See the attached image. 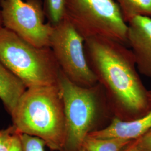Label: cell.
<instances>
[{
	"mask_svg": "<svg viewBox=\"0 0 151 151\" xmlns=\"http://www.w3.org/2000/svg\"><path fill=\"white\" fill-rule=\"evenodd\" d=\"M84 49L113 117L131 121L145 115L151 108L150 90L142 82L130 49L118 41L100 37L85 40Z\"/></svg>",
	"mask_w": 151,
	"mask_h": 151,
	"instance_id": "cell-1",
	"label": "cell"
},
{
	"mask_svg": "<svg viewBox=\"0 0 151 151\" xmlns=\"http://www.w3.org/2000/svg\"><path fill=\"white\" fill-rule=\"evenodd\" d=\"M11 116L17 133L38 137L52 151H64L66 124L58 83L27 88Z\"/></svg>",
	"mask_w": 151,
	"mask_h": 151,
	"instance_id": "cell-2",
	"label": "cell"
},
{
	"mask_svg": "<svg viewBox=\"0 0 151 151\" xmlns=\"http://www.w3.org/2000/svg\"><path fill=\"white\" fill-rule=\"evenodd\" d=\"M58 84L64 104L66 140L63 151H79L92 132L100 129L99 125L111 113L102 87L80 86L60 74ZM112 114V113H111Z\"/></svg>",
	"mask_w": 151,
	"mask_h": 151,
	"instance_id": "cell-3",
	"label": "cell"
},
{
	"mask_svg": "<svg viewBox=\"0 0 151 151\" xmlns=\"http://www.w3.org/2000/svg\"><path fill=\"white\" fill-rule=\"evenodd\" d=\"M0 60L27 88L58 83L61 69L50 47H37L0 30Z\"/></svg>",
	"mask_w": 151,
	"mask_h": 151,
	"instance_id": "cell-4",
	"label": "cell"
},
{
	"mask_svg": "<svg viewBox=\"0 0 151 151\" xmlns=\"http://www.w3.org/2000/svg\"><path fill=\"white\" fill-rule=\"evenodd\" d=\"M65 16L84 40L104 37L128 45V24L114 0H65Z\"/></svg>",
	"mask_w": 151,
	"mask_h": 151,
	"instance_id": "cell-5",
	"label": "cell"
},
{
	"mask_svg": "<svg viewBox=\"0 0 151 151\" xmlns=\"http://www.w3.org/2000/svg\"><path fill=\"white\" fill-rule=\"evenodd\" d=\"M84 42L65 16L53 27L49 47L65 76L78 86L89 87L98 82L87 62Z\"/></svg>",
	"mask_w": 151,
	"mask_h": 151,
	"instance_id": "cell-6",
	"label": "cell"
},
{
	"mask_svg": "<svg viewBox=\"0 0 151 151\" xmlns=\"http://www.w3.org/2000/svg\"><path fill=\"white\" fill-rule=\"evenodd\" d=\"M3 27L37 47H49L53 27L46 19L42 0H1Z\"/></svg>",
	"mask_w": 151,
	"mask_h": 151,
	"instance_id": "cell-7",
	"label": "cell"
},
{
	"mask_svg": "<svg viewBox=\"0 0 151 151\" xmlns=\"http://www.w3.org/2000/svg\"><path fill=\"white\" fill-rule=\"evenodd\" d=\"M128 45L139 73L151 80V17L137 16L128 23Z\"/></svg>",
	"mask_w": 151,
	"mask_h": 151,
	"instance_id": "cell-8",
	"label": "cell"
},
{
	"mask_svg": "<svg viewBox=\"0 0 151 151\" xmlns=\"http://www.w3.org/2000/svg\"><path fill=\"white\" fill-rule=\"evenodd\" d=\"M150 96L151 100V90ZM151 129V106L145 115L133 120L123 121L113 118L108 125L92 132L88 136L97 138H117L134 140L140 138Z\"/></svg>",
	"mask_w": 151,
	"mask_h": 151,
	"instance_id": "cell-9",
	"label": "cell"
},
{
	"mask_svg": "<svg viewBox=\"0 0 151 151\" xmlns=\"http://www.w3.org/2000/svg\"><path fill=\"white\" fill-rule=\"evenodd\" d=\"M27 87L0 60V100L11 115Z\"/></svg>",
	"mask_w": 151,
	"mask_h": 151,
	"instance_id": "cell-10",
	"label": "cell"
},
{
	"mask_svg": "<svg viewBox=\"0 0 151 151\" xmlns=\"http://www.w3.org/2000/svg\"><path fill=\"white\" fill-rule=\"evenodd\" d=\"M127 24L137 16L151 17V0H116Z\"/></svg>",
	"mask_w": 151,
	"mask_h": 151,
	"instance_id": "cell-11",
	"label": "cell"
},
{
	"mask_svg": "<svg viewBox=\"0 0 151 151\" xmlns=\"http://www.w3.org/2000/svg\"><path fill=\"white\" fill-rule=\"evenodd\" d=\"M132 141L117 138H97L88 136L82 147L86 151H122Z\"/></svg>",
	"mask_w": 151,
	"mask_h": 151,
	"instance_id": "cell-12",
	"label": "cell"
},
{
	"mask_svg": "<svg viewBox=\"0 0 151 151\" xmlns=\"http://www.w3.org/2000/svg\"><path fill=\"white\" fill-rule=\"evenodd\" d=\"M43 7L47 22L53 27L65 17V0H43Z\"/></svg>",
	"mask_w": 151,
	"mask_h": 151,
	"instance_id": "cell-13",
	"label": "cell"
},
{
	"mask_svg": "<svg viewBox=\"0 0 151 151\" xmlns=\"http://www.w3.org/2000/svg\"><path fill=\"white\" fill-rule=\"evenodd\" d=\"M19 134L22 144V151H45V147L46 145L43 140L32 135Z\"/></svg>",
	"mask_w": 151,
	"mask_h": 151,
	"instance_id": "cell-14",
	"label": "cell"
},
{
	"mask_svg": "<svg viewBox=\"0 0 151 151\" xmlns=\"http://www.w3.org/2000/svg\"><path fill=\"white\" fill-rule=\"evenodd\" d=\"M16 133V129L13 125L0 130V151H9L13 137Z\"/></svg>",
	"mask_w": 151,
	"mask_h": 151,
	"instance_id": "cell-15",
	"label": "cell"
},
{
	"mask_svg": "<svg viewBox=\"0 0 151 151\" xmlns=\"http://www.w3.org/2000/svg\"><path fill=\"white\" fill-rule=\"evenodd\" d=\"M134 141L140 151H151V129Z\"/></svg>",
	"mask_w": 151,
	"mask_h": 151,
	"instance_id": "cell-16",
	"label": "cell"
},
{
	"mask_svg": "<svg viewBox=\"0 0 151 151\" xmlns=\"http://www.w3.org/2000/svg\"><path fill=\"white\" fill-rule=\"evenodd\" d=\"M9 151H22L20 135L17 132L15 134L13 137Z\"/></svg>",
	"mask_w": 151,
	"mask_h": 151,
	"instance_id": "cell-17",
	"label": "cell"
},
{
	"mask_svg": "<svg viewBox=\"0 0 151 151\" xmlns=\"http://www.w3.org/2000/svg\"><path fill=\"white\" fill-rule=\"evenodd\" d=\"M122 151H141L136 146L134 140H132L131 142L126 146Z\"/></svg>",
	"mask_w": 151,
	"mask_h": 151,
	"instance_id": "cell-18",
	"label": "cell"
},
{
	"mask_svg": "<svg viewBox=\"0 0 151 151\" xmlns=\"http://www.w3.org/2000/svg\"><path fill=\"white\" fill-rule=\"evenodd\" d=\"M2 27H3V26H2V21L1 13V10H0V30H1V29Z\"/></svg>",
	"mask_w": 151,
	"mask_h": 151,
	"instance_id": "cell-19",
	"label": "cell"
},
{
	"mask_svg": "<svg viewBox=\"0 0 151 151\" xmlns=\"http://www.w3.org/2000/svg\"><path fill=\"white\" fill-rule=\"evenodd\" d=\"M85 151V150H84V149H83V148H82H82H81V149H80V151Z\"/></svg>",
	"mask_w": 151,
	"mask_h": 151,
	"instance_id": "cell-20",
	"label": "cell"
},
{
	"mask_svg": "<svg viewBox=\"0 0 151 151\" xmlns=\"http://www.w3.org/2000/svg\"><path fill=\"white\" fill-rule=\"evenodd\" d=\"M1 1V0H0V1Z\"/></svg>",
	"mask_w": 151,
	"mask_h": 151,
	"instance_id": "cell-21",
	"label": "cell"
}]
</instances>
